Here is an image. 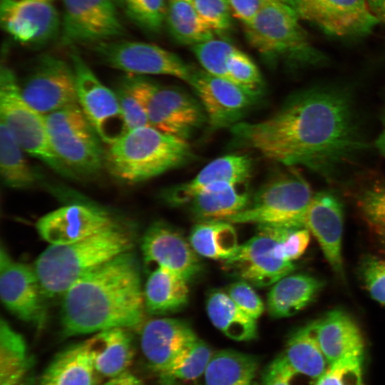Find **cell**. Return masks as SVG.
<instances>
[{"instance_id": "obj_1", "label": "cell", "mask_w": 385, "mask_h": 385, "mask_svg": "<svg viewBox=\"0 0 385 385\" xmlns=\"http://www.w3.org/2000/svg\"><path fill=\"white\" fill-rule=\"evenodd\" d=\"M234 143L285 165H302L324 175L365 150L350 93L337 86L298 92L268 118L230 128Z\"/></svg>"}, {"instance_id": "obj_2", "label": "cell", "mask_w": 385, "mask_h": 385, "mask_svg": "<svg viewBox=\"0 0 385 385\" xmlns=\"http://www.w3.org/2000/svg\"><path fill=\"white\" fill-rule=\"evenodd\" d=\"M145 312L140 264L129 251L86 274L66 291L62 333L69 337L140 327Z\"/></svg>"}, {"instance_id": "obj_3", "label": "cell", "mask_w": 385, "mask_h": 385, "mask_svg": "<svg viewBox=\"0 0 385 385\" xmlns=\"http://www.w3.org/2000/svg\"><path fill=\"white\" fill-rule=\"evenodd\" d=\"M133 244L132 233L115 222L76 242L50 245L34 266L45 297L63 295L86 274L131 251Z\"/></svg>"}, {"instance_id": "obj_4", "label": "cell", "mask_w": 385, "mask_h": 385, "mask_svg": "<svg viewBox=\"0 0 385 385\" xmlns=\"http://www.w3.org/2000/svg\"><path fill=\"white\" fill-rule=\"evenodd\" d=\"M193 153L188 140L152 126L127 131L105 153V165L117 180L137 184L189 162Z\"/></svg>"}, {"instance_id": "obj_5", "label": "cell", "mask_w": 385, "mask_h": 385, "mask_svg": "<svg viewBox=\"0 0 385 385\" xmlns=\"http://www.w3.org/2000/svg\"><path fill=\"white\" fill-rule=\"evenodd\" d=\"M295 11L280 0H264L251 23L245 26L252 47L267 58L314 64L324 59L310 43Z\"/></svg>"}, {"instance_id": "obj_6", "label": "cell", "mask_w": 385, "mask_h": 385, "mask_svg": "<svg viewBox=\"0 0 385 385\" xmlns=\"http://www.w3.org/2000/svg\"><path fill=\"white\" fill-rule=\"evenodd\" d=\"M53 151L75 179L96 177L105 165L102 140L78 103L45 115Z\"/></svg>"}, {"instance_id": "obj_7", "label": "cell", "mask_w": 385, "mask_h": 385, "mask_svg": "<svg viewBox=\"0 0 385 385\" xmlns=\"http://www.w3.org/2000/svg\"><path fill=\"white\" fill-rule=\"evenodd\" d=\"M0 117L25 153L57 174L75 179L53 151L44 115L25 101L15 74L6 66L0 72Z\"/></svg>"}, {"instance_id": "obj_8", "label": "cell", "mask_w": 385, "mask_h": 385, "mask_svg": "<svg viewBox=\"0 0 385 385\" xmlns=\"http://www.w3.org/2000/svg\"><path fill=\"white\" fill-rule=\"evenodd\" d=\"M120 83L139 101L150 126L160 131L188 140L207 119L198 102L180 89L127 73Z\"/></svg>"}, {"instance_id": "obj_9", "label": "cell", "mask_w": 385, "mask_h": 385, "mask_svg": "<svg viewBox=\"0 0 385 385\" xmlns=\"http://www.w3.org/2000/svg\"><path fill=\"white\" fill-rule=\"evenodd\" d=\"M313 195L307 181L291 170L264 185L245 208L224 220L291 229L305 227V216Z\"/></svg>"}, {"instance_id": "obj_10", "label": "cell", "mask_w": 385, "mask_h": 385, "mask_svg": "<svg viewBox=\"0 0 385 385\" xmlns=\"http://www.w3.org/2000/svg\"><path fill=\"white\" fill-rule=\"evenodd\" d=\"M292 230L258 225L256 234L223 260L222 267L230 274L257 287L272 285L295 270L293 262L281 260L274 254L276 245Z\"/></svg>"}, {"instance_id": "obj_11", "label": "cell", "mask_w": 385, "mask_h": 385, "mask_svg": "<svg viewBox=\"0 0 385 385\" xmlns=\"http://www.w3.org/2000/svg\"><path fill=\"white\" fill-rule=\"evenodd\" d=\"M71 58L78 103L101 140L109 145L127 131L117 95L98 79L80 55L73 51Z\"/></svg>"}, {"instance_id": "obj_12", "label": "cell", "mask_w": 385, "mask_h": 385, "mask_svg": "<svg viewBox=\"0 0 385 385\" xmlns=\"http://www.w3.org/2000/svg\"><path fill=\"white\" fill-rule=\"evenodd\" d=\"M94 51L107 66L127 74L168 75L190 83L194 69L174 53L140 41H103Z\"/></svg>"}, {"instance_id": "obj_13", "label": "cell", "mask_w": 385, "mask_h": 385, "mask_svg": "<svg viewBox=\"0 0 385 385\" xmlns=\"http://www.w3.org/2000/svg\"><path fill=\"white\" fill-rule=\"evenodd\" d=\"M19 87L25 101L44 115L78 103L73 66L54 56H40Z\"/></svg>"}, {"instance_id": "obj_14", "label": "cell", "mask_w": 385, "mask_h": 385, "mask_svg": "<svg viewBox=\"0 0 385 385\" xmlns=\"http://www.w3.org/2000/svg\"><path fill=\"white\" fill-rule=\"evenodd\" d=\"M0 297L15 317L38 327L45 321V297L34 270L16 261L1 245L0 249Z\"/></svg>"}, {"instance_id": "obj_15", "label": "cell", "mask_w": 385, "mask_h": 385, "mask_svg": "<svg viewBox=\"0 0 385 385\" xmlns=\"http://www.w3.org/2000/svg\"><path fill=\"white\" fill-rule=\"evenodd\" d=\"M300 19L308 21L327 34L355 36L371 31L379 23L366 0H280Z\"/></svg>"}, {"instance_id": "obj_16", "label": "cell", "mask_w": 385, "mask_h": 385, "mask_svg": "<svg viewBox=\"0 0 385 385\" xmlns=\"http://www.w3.org/2000/svg\"><path fill=\"white\" fill-rule=\"evenodd\" d=\"M62 41L66 44L101 43L124 31L114 0H62Z\"/></svg>"}, {"instance_id": "obj_17", "label": "cell", "mask_w": 385, "mask_h": 385, "mask_svg": "<svg viewBox=\"0 0 385 385\" xmlns=\"http://www.w3.org/2000/svg\"><path fill=\"white\" fill-rule=\"evenodd\" d=\"M189 84L198 96L209 125L214 130L231 128L239 123L259 96L204 70L194 69Z\"/></svg>"}, {"instance_id": "obj_18", "label": "cell", "mask_w": 385, "mask_h": 385, "mask_svg": "<svg viewBox=\"0 0 385 385\" xmlns=\"http://www.w3.org/2000/svg\"><path fill=\"white\" fill-rule=\"evenodd\" d=\"M3 29L18 42L41 47L59 34L61 22L51 2L36 0H1Z\"/></svg>"}, {"instance_id": "obj_19", "label": "cell", "mask_w": 385, "mask_h": 385, "mask_svg": "<svg viewBox=\"0 0 385 385\" xmlns=\"http://www.w3.org/2000/svg\"><path fill=\"white\" fill-rule=\"evenodd\" d=\"M140 247L144 262L150 271L158 267H165L188 282L202 270L197 254L190 242L165 222L153 223L145 232Z\"/></svg>"}, {"instance_id": "obj_20", "label": "cell", "mask_w": 385, "mask_h": 385, "mask_svg": "<svg viewBox=\"0 0 385 385\" xmlns=\"http://www.w3.org/2000/svg\"><path fill=\"white\" fill-rule=\"evenodd\" d=\"M110 214L96 205L72 203L51 211L36 224L38 233L50 245H67L90 237L114 224Z\"/></svg>"}, {"instance_id": "obj_21", "label": "cell", "mask_w": 385, "mask_h": 385, "mask_svg": "<svg viewBox=\"0 0 385 385\" xmlns=\"http://www.w3.org/2000/svg\"><path fill=\"white\" fill-rule=\"evenodd\" d=\"M197 339L192 328L178 319L155 318L140 327L142 354L150 367L161 377Z\"/></svg>"}, {"instance_id": "obj_22", "label": "cell", "mask_w": 385, "mask_h": 385, "mask_svg": "<svg viewBox=\"0 0 385 385\" xmlns=\"http://www.w3.org/2000/svg\"><path fill=\"white\" fill-rule=\"evenodd\" d=\"M305 227L318 242L332 271L344 280L342 255L344 210L339 199L329 191L314 194L306 213Z\"/></svg>"}, {"instance_id": "obj_23", "label": "cell", "mask_w": 385, "mask_h": 385, "mask_svg": "<svg viewBox=\"0 0 385 385\" xmlns=\"http://www.w3.org/2000/svg\"><path fill=\"white\" fill-rule=\"evenodd\" d=\"M252 161L247 155H227L205 166L193 178L165 188L161 199L172 206L186 205L197 194L222 184L240 185L250 177Z\"/></svg>"}, {"instance_id": "obj_24", "label": "cell", "mask_w": 385, "mask_h": 385, "mask_svg": "<svg viewBox=\"0 0 385 385\" xmlns=\"http://www.w3.org/2000/svg\"><path fill=\"white\" fill-rule=\"evenodd\" d=\"M313 322L318 343L329 365L346 358L364 356L361 331L347 312L333 309Z\"/></svg>"}, {"instance_id": "obj_25", "label": "cell", "mask_w": 385, "mask_h": 385, "mask_svg": "<svg viewBox=\"0 0 385 385\" xmlns=\"http://www.w3.org/2000/svg\"><path fill=\"white\" fill-rule=\"evenodd\" d=\"M125 329H111L83 341L97 373L112 378L126 371L134 355L133 339Z\"/></svg>"}, {"instance_id": "obj_26", "label": "cell", "mask_w": 385, "mask_h": 385, "mask_svg": "<svg viewBox=\"0 0 385 385\" xmlns=\"http://www.w3.org/2000/svg\"><path fill=\"white\" fill-rule=\"evenodd\" d=\"M324 286L308 274H288L272 284L267 295V310L273 318L292 317L312 303Z\"/></svg>"}, {"instance_id": "obj_27", "label": "cell", "mask_w": 385, "mask_h": 385, "mask_svg": "<svg viewBox=\"0 0 385 385\" xmlns=\"http://www.w3.org/2000/svg\"><path fill=\"white\" fill-rule=\"evenodd\" d=\"M145 312L160 316L175 312L184 307L189 298L188 281L162 267L150 271L144 287Z\"/></svg>"}, {"instance_id": "obj_28", "label": "cell", "mask_w": 385, "mask_h": 385, "mask_svg": "<svg viewBox=\"0 0 385 385\" xmlns=\"http://www.w3.org/2000/svg\"><path fill=\"white\" fill-rule=\"evenodd\" d=\"M96 369L84 342L59 352L38 385H96Z\"/></svg>"}, {"instance_id": "obj_29", "label": "cell", "mask_w": 385, "mask_h": 385, "mask_svg": "<svg viewBox=\"0 0 385 385\" xmlns=\"http://www.w3.org/2000/svg\"><path fill=\"white\" fill-rule=\"evenodd\" d=\"M282 354L297 374L315 382L329 366L318 343L313 322L291 334Z\"/></svg>"}, {"instance_id": "obj_30", "label": "cell", "mask_w": 385, "mask_h": 385, "mask_svg": "<svg viewBox=\"0 0 385 385\" xmlns=\"http://www.w3.org/2000/svg\"><path fill=\"white\" fill-rule=\"evenodd\" d=\"M206 310L212 324L228 338L242 342L257 337V320L243 312L227 292H211Z\"/></svg>"}, {"instance_id": "obj_31", "label": "cell", "mask_w": 385, "mask_h": 385, "mask_svg": "<svg viewBox=\"0 0 385 385\" xmlns=\"http://www.w3.org/2000/svg\"><path fill=\"white\" fill-rule=\"evenodd\" d=\"M240 185L222 184L195 195L188 204L192 214L202 221L224 220L242 210L251 197Z\"/></svg>"}, {"instance_id": "obj_32", "label": "cell", "mask_w": 385, "mask_h": 385, "mask_svg": "<svg viewBox=\"0 0 385 385\" xmlns=\"http://www.w3.org/2000/svg\"><path fill=\"white\" fill-rule=\"evenodd\" d=\"M189 242L200 256L225 260L237 250V235L232 223L225 220H205L194 225Z\"/></svg>"}, {"instance_id": "obj_33", "label": "cell", "mask_w": 385, "mask_h": 385, "mask_svg": "<svg viewBox=\"0 0 385 385\" xmlns=\"http://www.w3.org/2000/svg\"><path fill=\"white\" fill-rule=\"evenodd\" d=\"M258 363L250 354L231 349L212 354L204 373L205 385H252Z\"/></svg>"}, {"instance_id": "obj_34", "label": "cell", "mask_w": 385, "mask_h": 385, "mask_svg": "<svg viewBox=\"0 0 385 385\" xmlns=\"http://www.w3.org/2000/svg\"><path fill=\"white\" fill-rule=\"evenodd\" d=\"M25 153L6 126L0 122V171L5 186L29 189L40 181V175L30 165Z\"/></svg>"}, {"instance_id": "obj_35", "label": "cell", "mask_w": 385, "mask_h": 385, "mask_svg": "<svg viewBox=\"0 0 385 385\" xmlns=\"http://www.w3.org/2000/svg\"><path fill=\"white\" fill-rule=\"evenodd\" d=\"M165 21L170 34L181 43L193 46L214 38V31L199 15L191 1L170 0Z\"/></svg>"}, {"instance_id": "obj_36", "label": "cell", "mask_w": 385, "mask_h": 385, "mask_svg": "<svg viewBox=\"0 0 385 385\" xmlns=\"http://www.w3.org/2000/svg\"><path fill=\"white\" fill-rule=\"evenodd\" d=\"M23 336L7 321L0 322V385H19L29 365Z\"/></svg>"}, {"instance_id": "obj_37", "label": "cell", "mask_w": 385, "mask_h": 385, "mask_svg": "<svg viewBox=\"0 0 385 385\" xmlns=\"http://www.w3.org/2000/svg\"><path fill=\"white\" fill-rule=\"evenodd\" d=\"M212 354L210 347L198 338L176 359L162 378L168 381L195 379L205 373Z\"/></svg>"}, {"instance_id": "obj_38", "label": "cell", "mask_w": 385, "mask_h": 385, "mask_svg": "<svg viewBox=\"0 0 385 385\" xmlns=\"http://www.w3.org/2000/svg\"><path fill=\"white\" fill-rule=\"evenodd\" d=\"M356 205L370 232L385 247V186L365 190L359 196Z\"/></svg>"}, {"instance_id": "obj_39", "label": "cell", "mask_w": 385, "mask_h": 385, "mask_svg": "<svg viewBox=\"0 0 385 385\" xmlns=\"http://www.w3.org/2000/svg\"><path fill=\"white\" fill-rule=\"evenodd\" d=\"M236 48L228 41L212 38L193 45L192 51L204 71L212 75L228 79L227 61L230 55Z\"/></svg>"}, {"instance_id": "obj_40", "label": "cell", "mask_w": 385, "mask_h": 385, "mask_svg": "<svg viewBox=\"0 0 385 385\" xmlns=\"http://www.w3.org/2000/svg\"><path fill=\"white\" fill-rule=\"evenodd\" d=\"M356 273L370 297L385 307V260L371 254L362 256Z\"/></svg>"}, {"instance_id": "obj_41", "label": "cell", "mask_w": 385, "mask_h": 385, "mask_svg": "<svg viewBox=\"0 0 385 385\" xmlns=\"http://www.w3.org/2000/svg\"><path fill=\"white\" fill-rule=\"evenodd\" d=\"M123 6L130 19L149 31H159L165 21L164 0H124Z\"/></svg>"}, {"instance_id": "obj_42", "label": "cell", "mask_w": 385, "mask_h": 385, "mask_svg": "<svg viewBox=\"0 0 385 385\" xmlns=\"http://www.w3.org/2000/svg\"><path fill=\"white\" fill-rule=\"evenodd\" d=\"M227 70L230 81L260 95L262 87L261 74L248 56L236 48L227 59Z\"/></svg>"}, {"instance_id": "obj_43", "label": "cell", "mask_w": 385, "mask_h": 385, "mask_svg": "<svg viewBox=\"0 0 385 385\" xmlns=\"http://www.w3.org/2000/svg\"><path fill=\"white\" fill-rule=\"evenodd\" d=\"M363 360L350 357L329 364L314 385H363Z\"/></svg>"}, {"instance_id": "obj_44", "label": "cell", "mask_w": 385, "mask_h": 385, "mask_svg": "<svg viewBox=\"0 0 385 385\" xmlns=\"http://www.w3.org/2000/svg\"><path fill=\"white\" fill-rule=\"evenodd\" d=\"M202 19L215 31L230 29L232 12L227 0H191Z\"/></svg>"}, {"instance_id": "obj_45", "label": "cell", "mask_w": 385, "mask_h": 385, "mask_svg": "<svg viewBox=\"0 0 385 385\" xmlns=\"http://www.w3.org/2000/svg\"><path fill=\"white\" fill-rule=\"evenodd\" d=\"M227 293L243 312L255 319L263 313L264 303L250 283L237 281L229 286Z\"/></svg>"}, {"instance_id": "obj_46", "label": "cell", "mask_w": 385, "mask_h": 385, "mask_svg": "<svg viewBox=\"0 0 385 385\" xmlns=\"http://www.w3.org/2000/svg\"><path fill=\"white\" fill-rule=\"evenodd\" d=\"M115 92L120 106L127 131L150 126L143 108L126 88L119 83Z\"/></svg>"}, {"instance_id": "obj_47", "label": "cell", "mask_w": 385, "mask_h": 385, "mask_svg": "<svg viewBox=\"0 0 385 385\" xmlns=\"http://www.w3.org/2000/svg\"><path fill=\"white\" fill-rule=\"evenodd\" d=\"M310 232L306 227L292 230L274 247L277 257L293 262L299 258L310 242Z\"/></svg>"}, {"instance_id": "obj_48", "label": "cell", "mask_w": 385, "mask_h": 385, "mask_svg": "<svg viewBox=\"0 0 385 385\" xmlns=\"http://www.w3.org/2000/svg\"><path fill=\"white\" fill-rule=\"evenodd\" d=\"M297 374L281 354L265 371L263 385H296Z\"/></svg>"}, {"instance_id": "obj_49", "label": "cell", "mask_w": 385, "mask_h": 385, "mask_svg": "<svg viewBox=\"0 0 385 385\" xmlns=\"http://www.w3.org/2000/svg\"><path fill=\"white\" fill-rule=\"evenodd\" d=\"M232 15L245 25L252 21L264 0H227Z\"/></svg>"}, {"instance_id": "obj_50", "label": "cell", "mask_w": 385, "mask_h": 385, "mask_svg": "<svg viewBox=\"0 0 385 385\" xmlns=\"http://www.w3.org/2000/svg\"><path fill=\"white\" fill-rule=\"evenodd\" d=\"M103 385H143L135 375L126 371L119 375L110 378Z\"/></svg>"}, {"instance_id": "obj_51", "label": "cell", "mask_w": 385, "mask_h": 385, "mask_svg": "<svg viewBox=\"0 0 385 385\" xmlns=\"http://www.w3.org/2000/svg\"><path fill=\"white\" fill-rule=\"evenodd\" d=\"M373 16L379 22L385 23V0H366Z\"/></svg>"}, {"instance_id": "obj_52", "label": "cell", "mask_w": 385, "mask_h": 385, "mask_svg": "<svg viewBox=\"0 0 385 385\" xmlns=\"http://www.w3.org/2000/svg\"><path fill=\"white\" fill-rule=\"evenodd\" d=\"M375 145L381 154L385 157V129L381 133L376 140Z\"/></svg>"}, {"instance_id": "obj_53", "label": "cell", "mask_w": 385, "mask_h": 385, "mask_svg": "<svg viewBox=\"0 0 385 385\" xmlns=\"http://www.w3.org/2000/svg\"><path fill=\"white\" fill-rule=\"evenodd\" d=\"M116 4L123 6L124 0H114Z\"/></svg>"}, {"instance_id": "obj_54", "label": "cell", "mask_w": 385, "mask_h": 385, "mask_svg": "<svg viewBox=\"0 0 385 385\" xmlns=\"http://www.w3.org/2000/svg\"><path fill=\"white\" fill-rule=\"evenodd\" d=\"M382 120H383V123L385 126V109H384V114H383V116H382Z\"/></svg>"}, {"instance_id": "obj_55", "label": "cell", "mask_w": 385, "mask_h": 385, "mask_svg": "<svg viewBox=\"0 0 385 385\" xmlns=\"http://www.w3.org/2000/svg\"><path fill=\"white\" fill-rule=\"evenodd\" d=\"M36 1H46V2H51L53 1V0H36Z\"/></svg>"}, {"instance_id": "obj_56", "label": "cell", "mask_w": 385, "mask_h": 385, "mask_svg": "<svg viewBox=\"0 0 385 385\" xmlns=\"http://www.w3.org/2000/svg\"><path fill=\"white\" fill-rule=\"evenodd\" d=\"M188 1H191V0H188Z\"/></svg>"}]
</instances>
